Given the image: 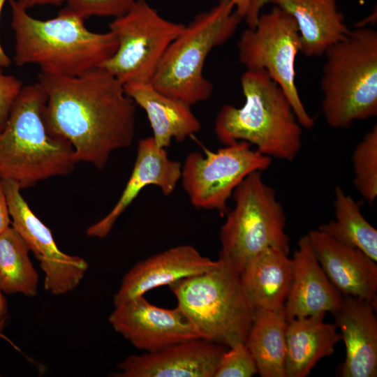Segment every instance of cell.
<instances>
[{"mask_svg": "<svg viewBox=\"0 0 377 377\" xmlns=\"http://www.w3.org/2000/svg\"><path fill=\"white\" fill-rule=\"evenodd\" d=\"M37 79L47 96L45 126L71 144L77 163L103 169L114 151L132 145L135 103L104 68L73 76L40 72Z\"/></svg>", "mask_w": 377, "mask_h": 377, "instance_id": "cell-1", "label": "cell"}, {"mask_svg": "<svg viewBox=\"0 0 377 377\" xmlns=\"http://www.w3.org/2000/svg\"><path fill=\"white\" fill-rule=\"evenodd\" d=\"M8 1L15 41L13 60L18 66L34 64L42 73L77 75L101 67L117 48L110 31H91L84 19L64 9L55 17L40 20L17 0Z\"/></svg>", "mask_w": 377, "mask_h": 377, "instance_id": "cell-2", "label": "cell"}, {"mask_svg": "<svg viewBox=\"0 0 377 377\" xmlns=\"http://www.w3.org/2000/svg\"><path fill=\"white\" fill-rule=\"evenodd\" d=\"M245 101L223 105L214 133L224 145L249 143L271 158L293 161L302 145V126L280 86L263 70H246L241 77Z\"/></svg>", "mask_w": 377, "mask_h": 377, "instance_id": "cell-3", "label": "cell"}, {"mask_svg": "<svg viewBox=\"0 0 377 377\" xmlns=\"http://www.w3.org/2000/svg\"><path fill=\"white\" fill-rule=\"evenodd\" d=\"M46 100L38 82L23 86L0 131V179L12 180L21 189L69 175L77 163L71 144L45 126Z\"/></svg>", "mask_w": 377, "mask_h": 377, "instance_id": "cell-4", "label": "cell"}, {"mask_svg": "<svg viewBox=\"0 0 377 377\" xmlns=\"http://www.w3.org/2000/svg\"><path fill=\"white\" fill-rule=\"evenodd\" d=\"M322 112L334 128L377 116V32L360 28L324 53Z\"/></svg>", "mask_w": 377, "mask_h": 377, "instance_id": "cell-5", "label": "cell"}, {"mask_svg": "<svg viewBox=\"0 0 377 377\" xmlns=\"http://www.w3.org/2000/svg\"><path fill=\"white\" fill-rule=\"evenodd\" d=\"M213 269L170 285L177 307L202 339L232 347L245 343L256 309L232 266L218 258Z\"/></svg>", "mask_w": 377, "mask_h": 377, "instance_id": "cell-6", "label": "cell"}, {"mask_svg": "<svg viewBox=\"0 0 377 377\" xmlns=\"http://www.w3.org/2000/svg\"><path fill=\"white\" fill-rule=\"evenodd\" d=\"M242 20L230 0H219L196 15L168 46L151 84L191 105L209 98L214 87L203 75L205 60L232 37Z\"/></svg>", "mask_w": 377, "mask_h": 377, "instance_id": "cell-7", "label": "cell"}, {"mask_svg": "<svg viewBox=\"0 0 377 377\" xmlns=\"http://www.w3.org/2000/svg\"><path fill=\"white\" fill-rule=\"evenodd\" d=\"M261 171L249 175L235 189V206L221 228L219 258L241 274L246 265L268 248L289 254L286 216L274 188Z\"/></svg>", "mask_w": 377, "mask_h": 377, "instance_id": "cell-8", "label": "cell"}, {"mask_svg": "<svg viewBox=\"0 0 377 377\" xmlns=\"http://www.w3.org/2000/svg\"><path fill=\"white\" fill-rule=\"evenodd\" d=\"M184 27L163 17L145 0H135L109 24L118 46L101 67L123 84L151 83L166 50Z\"/></svg>", "mask_w": 377, "mask_h": 377, "instance_id": "cell-9", "label": "cell"}, {"mask_svg": "<svg viewBox=\"0 0 377 377\" xmlns=\"http://www.w3.org/2000/svg\"><path fill=\"white\" fill-rule=\"evenodd\" d=\"M300 52L297 23L274 6L260 14L256 27L244 30L238 41L240 63L246 70H263L282 89L302 126L311 129L314 119L306 110L295 84V61Z\"/></svg>", "mask_w": 377, "mask_h": 377, "instance_id": "cell-10", "label": "cell"}, {"mask_svg": "<svg viewBox=\"0 0 377 377\" xmlns=\"http://www.w3.org/2000/svg\"><path fill=\"white\" fill-rule=\"evenodd\" d=\"M272 161L249 143L238 141L215 151L188 154L180 181L193 207L224 215L237 186L251 173L267 170Z\"/></svg>", "mask_w": 377, "mask_h": 377, "instance_id": "cell-11", "label": "cell"}, {"mask_svg": "<svg viewBox=\"0 0 377 377\" xmlns=\"http://www.w3.org/2000/svg\"><path fill=\"white\" fill-rule=\"evenodd\" d=\"M11 226L20 234L39 262L44 273V288L53 295L75 289L89 265L78 256L68 255L57 246L50 228L34 213L15 182L2 179Z\"/></svg>", "mask_w": 377, "mask_h": 377, "instance_id": "cell-12", "label": "cell"}, {"mask_svg": "<svg viewBox=\"0 0 377 377\" xmlns=\"http://www.w3.org/2000/svg\"><path fill=\"white\" fill-rule=\"evenodd\" d=\"M108 320L135 348L147 353L201 338L177 306L172 309L157 306L144 295L115 305Z\"/></svg>", "mask_w": 377, "mask_h": 377, "instance_id": "cell-13", "label": "cell"}, {"mask_svg": "<svg viewBox=\"0 0 377 377\" xmlns=\"http://www.w3.org/2000/svg\"><path fill=\"white\" fill-rule=\"evenodd\" d=\"M223 346L198 338L158 350L132 355L117 366L114 377H214Z\"/></svg>", "mask_w": 377, "mask_h": 377, "instance_id": "cell-14", "label": "cell"}, {"mask_svg": "<svg viewBox=\"0 0 377 377\" xmlns=\"http://www.w3.org/2000/svg\"><path fill=\"white\" fill-rule=\"evenodd\" d=\"M337 3V0H251L244 20L249 28L253 29L261 8L267 3H274L295 20L300 52L309 57H319L350 31Z\"/></svg>", "mask_w": 377, "mask_h": 377, "instance_id": "cell-15", "label": "cell"}, {"mask_svg": "<svg viewBox=\"0 0 377 377\" xmlns=\"http://www.w3.org/2000/svg\"><path fill=\"white\" fill-rule=\"evenodd\" d=\"M182 165L170 158L165 148L158 147L152 136L140 140L131 174L117 202L101 219L86 230L88 237L103 239L111 232L124 212L147 186H157L164 195H171L180 181Z\"/></svg>", "mask_w": 377, "mask_h": 377, "instance_id": "cell-16", "label": "cell"}, {"mask_svg": "<svg viewBox=\"0 0 377 377\" xmlns=\"http://www.w3.org/2000/svg\"><path fill=\"white\" fill-rule=\"evenodd\" d=\"M307 235L317 260L336 289L343 295L360 298L376 306V262L318 229Z\"/></svg>", "mask_w": 377, "mask_h": 377, "instance_id": "cell-17", "label": "cell"}, {"mask_svg": "<svg viewBox=\"0 0 377 377\" xmlns=\"http://www.w3.org/2000/svg\"><path fill=\"white\" fill-rule=\"evenodd\" d=\"M218 264L219 260L204 256L191 245L168 249L137 263L126 273L114 295V305L145 295L157 287L206 272Z\"/></svg>", "mask_w": 377, "mask_h": 377, "instance_id": "cell-18", "label": "cell"}, {"mask_svg": "<svg viewBox=\"0 0 377 377\" xmlns=\"http://www.w3.org/2000/svg\"><path fill=\"white\" fill-rule=\"evenodd\" d=\"M292 259L293 280L283 308L287 321L327 312L334 314L343 295L320 265L307 235L298 240Z\"/></svg>", "mask_w": 377, "mask_h": 377, "instance_id": "cell-19", "label": "cell"}, {"mask_svg": "<svg viewBox=\"0 0 377 377\" xmlns=\"http://www.w3.org/2000/svg\"><path fill=\"white\" fill-rule=\"evenodd\" d=\"M376 306L369 301L343 295L340 309L333 314L346 348L341 377L377 376Z\"/></svg>", "mask_w": 377, "mask_h": 377, "instance_id": "cell-20", "label": "cell"}, {"mask_svg": "<svg viewBox=\"0 0 377 377\" xmlns=\"http://www.w3.org/2000/svg\"><path fill=\"white\" fill-rule=\"evenodd\" d=\"M125 93L146 112L156 145L166 149L201 129V123L187 103L165 95L151 83L124 84Z\"/></svg>", "mask_w": 377, "mask_h": 377, "instance_id": "cell-21", "label": "cell"}, {"mask_svg": "<svg viewBox=\"0 0 377 377\" xmlns=\"http://www.w3.org/2000/svg\"><path fill=\"white\" fill-rule=\"evenodd\" d=\"M288 255L279 249L268 248L241 272L243 287L256 309H283L293 276V261Z\"/></svg>", "mask_w": 377, "mask_h": 377, "instance_id": "cell-22", "label": "cell"}, {"mask_svg": "<svg viewBox=\"0 0 377 377\" xmlns=\"http://www.w3.org/2000/svg\"><path fill=\"white\" fill-rule=\"evenodd\" d=\"M325 313L295 318L286 328V377H305L321 359L332 355L341 340L335 323L324 321Z\"/></svg>", "mask_w": 377, "mask_h": 377, "instance_id": "cell-23", "label": "cell"}, {"mask_svg": "<svg viewBox=\"0 0 377 377\" xmlns=\"http://www.w3.org/2000/svg\"><path fill=\"white\" fill-rule=\"evenodd\" d=\"M283 309H256L245 344L262 377H286V328Z\"/></svg>", "mask_w": 377, "mask_h": 377, "instance_id": "cell-24", "label": "cell"}, {"mask_svg": "<svg viewBox=\"0 0 377 377\" xmlns=\"http://www.w3.org/2000/svg\"><path fill=\"white\" fill-rule=\"evenodd\" d=\"M333 206L335 219L318 230L340 243L360 249L377 262V230L362 215L360 205L337 186Z\"/></svg>", "mask_w": 377, "mask_h": 377, "instance_id": "cell-25", "label": "cell"}, {"mask_svg": "<svg viewBox=\"0 0 377 377\" xmlns=\"http://www.w3.org/2000/svg\"><path fill=\"white\" fill-rule=\"evenodd\" d=\"M29 252L25 241L12 226L0 234V288L3 293L29 297L38 294L39 276Z\"/></svg>", "mask_w": 377, "mask_h": 377, "instance_id": "cell-26", "label": "cell"}, {"mask_svg": "<svg viewBox=\"0 0 377 377\" xmlns=\"http://www.w3.org/2000/svg\"><path fill=\"white\" fill-rule=\"evenodd\" d=\"M353 184L364 200L372 204L377 197V126L356 145L352 154Z\"/></svg>", "mask_w": 377, "mask_h": 377, "instance_id": "cell-27", "label": "cell"}, {"mask_svg": "<svg viewBox=\"0 0 377 377\" xmlns=\"http://www.w3.org/2000/svg\"><path fill=\"white\" fill-rule=\"evenodd\" d=\"M258 374L255 360L245 343L229 348L222 354L214 377H251Z\"/></svg>", "mask_w": 377, "mask_h": 377, "instance_id": "cell-28", "label": "cell"}, {"mask_svg": "<svg viewBox=\"0 0 377 377\" xmlns=\"http://www.w3.org/2000/svg\"><path fill=\"white\" fill-rule=\"evenodd\" d=\"M135 0H66L64 10L83 19L91 16L117 17L126 13Z\"/></svg>", "mask_w": 377, "mask_h": 377, "instance_id": "cell-29", "label": "cell"}, {"mask_svg": "<svg viewBox=\"0 0 377 377\" xmlns=\"http://www.w3.org/2000/svg\"><path fill=\"white\" fill-rule=\"evenodd\" d=\"M23 86L20 79L14 75L5 74L0 67V131L4 127L11 108Z\"/></svg>", "mask_w": 377, "mask_h": 377, "instance_id": "cell-30", "label": "cell"}, {"mask_svg": "<svg viewBox=\"0 0 377 377\" xmlns=\"http://www.w3.org/2000/svg\"><path fill=\"white\" fill-rule=\"evenodd\" d=\"M10 226L11 219L2 179H0V234Z\"/></svg>", "mask_w": 377, "mask_h": 377, "instance_id": "cell-31", "label": "cell"}, {"mask_svg": "<svg viewBox=\"0 0 377 377\" xmlns=\"http://www.w3.org/2000/svg\"><path fill=\"white\" fill-rule=\"evenodd\" d=\"M25 9L28 10L36 6L41 5H60L66 0H17Z\"/></svg>", "mask_w": 377, "mask_h": 377, "instance_id": "cell-32", "label": "cell"}, {"mask_svg": "<svg viewBox=\"0 0 377 377\" xmlns=\"http://www.w3.org/2000/svg\"><path fill=\"white\" fill-rule=\"evenodd\" d=\"M8 318L7 300L0 288V330L2 331Z\"/></svg>", "mask_w": 377, "mask_h": 377, "instance_id": "cell-33", "label": "cell"}, {"mask_svg": "<svg viewBox=\"0 0 377 377\" xmlns=\"http://www.w3.org/2000/svg\"><path fill=\"white\" fill-rule=\"evenodd\" d=\"M232 3L235 10L242 18L244 19L249 12L251 0H230Z\"/></svg>", "mask_w": 377, "mask_h": 377, "instance_id": "cell-34", "label": "cell"}, {"mask_svg": "<svg viewBox=\"0 0 377 377\" xmlns=\"http://www.w3.org/2000/svg\"><path fill=\"white\" fill-rule=\"evenodd\" d=\"M6 0H0V15L3 8V6ZM11 61L9 57L4 51L1 42H0V67L6 68L10 65Z\"/></svg>", "mask_w": 377, "mask_h": 377, "instance_id": "cell-35", "label": "cell"}, {"mask_svg": "<svg viewBox=\"0 0 377 377\" xmlns=\"http://www.w3.org/2000/svg\"><path fill=\"white\" fill-rule=\"evenodd\" d=\"M1 332V331L0 330V332Z\"/></svg>", "mask_w": 377, "mask_h": 377, "instance_id": "cell-36", "label": "cell"}]
</instances>
